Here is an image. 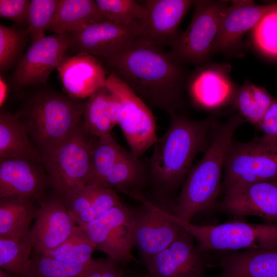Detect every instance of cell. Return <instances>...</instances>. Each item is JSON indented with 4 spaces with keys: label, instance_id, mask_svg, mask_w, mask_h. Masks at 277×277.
<instances>
[{
    "label": "cell",
    "instance_id": "cell-44",
    "mask_svg": "<svg viewBox=\"0 0 277 277\" xmlns=\"http://www.w3.org/2000/svg\"><path fill=\"white\" fill-rule=\"evenodd\" d=\"M0 277H17L2 269H0Z\"/></svg>",
    "mask_w": 277,
    "mask_h": 277
},
{
    "label": "cell",
    "instance_id": "cell-2",
    "mask_svg": "<svg viewBox=\"0 0 277 277\" xmlns=\"http://www.w3.org/2000/svg\"><path fill=\"white\" fill-rule=\"evenodd\" d=\"M154 143L149 161L151 179L161 193L174 190L189 173L196 155L208 147L217 125L213 116L195 120L177 113Z\"/></svg>",
    "mask_w": 277,
    "mask_h": 277
},
{
    "label": "cell",
    "instance_id": "cell-22",
    "mask_svg": "<svg viewBox=\"0 0 277 277\" xmlns=\"http://www.w3.org/2000/svg\"><path fill=\"white\" fill-rule=\"evenodd\" d=\"M215 266L221 268L219 277H277V247L227 254Z\"/></svg>",
    "mask_w": 277,
    "mask_h": 277
},
{
    "label": "cell",
    "instance_id": "cell-30",
    "mask_svg": "<svg viewBox=\"0 0 277 277\" xmlns=\"http://www.w3.org/2000/svg\"><path fill=\"white\" fill-rule=\"evenodd\" d=\"M108 92L105 86L96 90L86 101L82 119L84 129L92 136L99 137L111 133L115 126L107 110L106 99Z\"/></svg>",
    "mask_w": 277,
    "mask_h": 277
},
{
    "label": "cell",
    "instance_id": "cell-5",
    "mask_svg": "<svg viewBox=\"0 0 277 277\" xmlns=\"http://www.w3.org/2000/svg\"><path fill=\"white\" fill-rule=\"evenodd\" d=\"M94 140L82 122L55 149L41 156L53 193L63 199L71 189L87 184Z\"/></svg>",
    "mask_w": 277,
    "mask_h": 277
},
{
    "label": "cell",
    "instance_id": "cell-38",
    "mask_svg": "<svg viewBox=\"0 0 277 277\" xmlns=\"http://www.w3.org/2000/svg\"><path fill=\"white\" fill-rule=\"evenodd\" d=\"M99 188L97 185L86 184L71 189L65 194L63 202L73 219L91 206Z\"/></svg>",
    "mask_w": 277,
    "mask_h": 277
},
{
    "label": "cell",
    "instance_id": "cell-9",
    "mask_svg": "<svg viewBox=\"0 0 277 277\" xmlns=\"http://www.w3.org/2000/svg\"><path fill=\"white\" fill-rule=\"evenodd\" d=\"M106 87L120 100L118 125L130 148L139 159L157 141L156 122L150 107L124 82L110 73Z\"/></svg>",
    "mask_w": 277,
    "mask_h": 277
},
{
    "label": "cell",
    "instance_id": "cell-11",
    "mask_svg": "<svg viewBox=\"0 0 277 277\" xmlns=\"http://www.w3.org/2000/svg\"><path fill=\"white\" fill-rule=\"evenodd\" d=\"M142 205L133 208L135 219V247L146 265L180 235L182 227L161 209L143 195Z\"/></svg>",
    "mask_w": 277,
    "mask_h": 277
},
{
    "label": "cell",
    "instance_id": "cell-43",
    "mask_svg": "<svg viewBox=\"0 0 277 277\" xmlns=\"http://www.w3.org/2000/svg\"><path fill=\"white\" fill-rule=\"evenodd\" d=\"M7 85L2 76L0 77V102L1 105L5 101L7 94Z\"/></svg>",
    "mask_w": 277,
    "mask_h": 277
},
{
    "label": "cell",
    "instance_id": "cell-8",
    "mask_svg": "<svg viewBox=\"0 0 277 277\" xmlns=\"http://www.w3.org/2000/svg\"><path fill=\"white\" fill-rule=\"evenodd\" d=\"M231 3L229 1H195L191 21L166 53L180 64H205L212 55V48L217 34L222 15Z\"/></svg>",
    "mask_w": 277,
    "mask_h": 277
},
{
    "label": "cell",
    "instance_id": "cell-23",
    "mask_svg": "<svg viewBox=\"0 0 277 277\" xmlns=\"http://www.w3.org/2000/svg\"><path fill=\"white\" fill-rule=\"evenodd\" d=\"M94 0H60L49 30L56 34L106 21Z\"/></svg>",
    "mask_w": 277,
    "mask_h": 277
},
{
    "label": "cell",
    "instance_id": "cell-17",
    "mask_svg": "<svg viewBox=\"0 0 277 277\" xmlns=\"http://www.w3.org/2000/svg\"><path fill=\"white\" fill-rule=\"evenodd\" d=\"M276 9L277 2L258 5L253 1H231L222 15L212 55L238 50L242 45L243 36L252 30L266 14Z\"/></svg>",
    "mask_w": 277,
    "mask_h": 277
},
{
    "label": "cell",
    "instance_id": "cell-28",
    "mask_svg": "<svg viewBox=\"0 0 277 277\" xmlns=\"http://www.w3.org/2000/svg\"><path fill=\"white\" fill-rule=\"evenodd\" d=\"M274 99L264 87L247 81L238 88L231 104L243 119L257 127Z\"/></svg>",
    "mask_w": 277,
    "mask_h": 277
},
{
    "label": "cell",
    "instance_id": "cell-24",
    "mask_svg": "<svg viewBox=\"0 0 277 277\" xmlns=\"http://www.w3.org/2000/svg\"><path fill=\"white\" fill-rule=\"evenodd\" d=\"M22 157L42 163V156L15 114L1 110L0 158Z\"/></svg>",
    "mask_w": 277,
    "mask_h": 277
},
{
    "label": "cell",
    "instance_id": "cell-35",
    "mask_svg": "<svg viewBox=\"0 0 277 277\" xmlns=\"http://www.w3.org/2000/svg\"><path fill=\"white\" fill-rule=\"evenodd\" d=\"M251 40L260 53L277 60V9L266 14L252 30Z\"/></svg>",
    "mask_w": 277,
    "mask_h": 277
},
{
    "label": "cell",
    "instance_id": "cell-14",
    "mask_svg": "<svg viewBox=\"0 0 277 277\" xmlns=\"http://www.w3.org/2000/svg\"><path fill=\"white\" fill-rule=\"evenodd\" d=\"M203 253L197 250L194 238L183 228L179 236L146 267L150 277H205L211 264Z\"/></svg>",
    "mask_w": 277,
    "mask_h": 277
},
{
    "label": "cell",
    "instance_id": "cell-40",
    "mask_svg": "<svg viewBox=\"0 0 277 277\" xmlns=\"http://www.w3.org/2000/svg\"><path fill=\"white\" fill-rule=\"evenodd\" d=\"M121 265L108 257L93 259L83 277H124V270Z\"/></svg>",
    "mask_w": 277,
    "mask_h": 277
},
{
    "label": "cell",
    "instance_id": "cell-4",
    "mask_svg": "<svg viewBox=\"0 0 277 277\" xmlns=\"http://www.w3.org/2000/svg\"><path fill=\"white\" fill-rule=\"evenodd\" d=\"M86 101L41 90L29 96L15 115L43 156L55 149L81 123Z\"/></svg>",
    "mask_w": 277,
    "mask_h": 277
},
{
    "label": "cell",
    "instance_id": "cell-33",
    "mask_svg": "<svg viewBox=\"0 0 277 277\" xmlns=\"http://www.w3.org/2000/svg\"><path fill=\"white\" fill-rule=\"evenodd\" d=\"M107 20L124 25L144 21L147 15L143 5L135 0H95Z\"/></svg>",
    "mask_w": 277,
    "mask_h": 277
},
{
    "label": "cell",
    "instance_id": "cell-39",
    "mask_svg": "<svg viewBox=\"0 0 277 277\" xmlns=\"http://www.w3.org/2000/svg\"><path fill=\"white\" fill-rule=\"evenodd\" d=\"M30 4L28 0H1L0 16L18 24H28Z\"/></svg>",
    "mask_w": 277,
    "mask_h": 277
},
{
    "label": "cell",
    "instance_id": "cell-10",
    "mask_svg": "<svg viewBox=\"0 0 277 277\" xmlns=\"http://www.w3.org/2000/svg\"><path fill=\"white\" fill-rule=\"evenodd\" d=\"M83 227L96 249L108 258L121 264L137 261L132 253L135 247L133 209L122 203Z\"/></svg>",
    "mask_w": 277,
    "mask_h": 277
},
{
    "label": "cell",
    "instance_id": "cell-37",
    "mask_svg": "<svg viewBox=\"0 0 277 277\" xmlns=\"http://www.w3.org/2000/svg\"><path fill=\"white\" fill-rule=\"evenodd\" d=\"M122 203L116 191L100 186L91 206L73 220L77 225L84 226Z\"/></svg>",
    "mask_w": 277,
    "mask_h": 277
},
{
    "label": "cell",
    "instance_id": "cell-13",
    "mask_svg": "<svg viewBox=\"0 0 277 277\" xmlns=\"http://www.w3.org/2000/svg\"><path fill=\"white\" fill-rule=\"evenodd\" d=\"M70 32L45 36L31 44L10 77L13 87L44 84L72 46Z\"/></svg>",
    "mask_w": 277,
    "mask_h": 277
},
{
    "label": "cell",
    "instance_id": "cell-20",
    "mask_svg": "<svg viewBox=\"0 0 277 277\" xmlns=\"http://www.w3.org/2000/svg\"><path fill=\"white\" fill-rule=\"evenodd\" d=\"M63 88L70 97L84 100L106 86L103 62L86 53L65 55L56 68Z\"/></svg>",
    "mask_w": 277,
    "mask_h": 277
},
{
    "label": "cell",
    "instance_id": "cell-26",
    "mask_svg": "<svg viewBox=\"0 0 277 277\" xmlns=\"http://www.w3.org/2000/svg\"><path fill=\"white\" fill-rule=\"evenodd\" d=\"M145 172L139 159L127 152L114 165L101 186L138 200L143 195Z\"/></svg>",
    "mask_w": 277,
    "mask_h": 277
},
{
    "label": "cell",
    "instance_id": "cell-18",
    "mask_svg": "<svg viewBox=\"0 0 277 277\" xmlns=\"http://www.w3.org/2000/svg\"><path fill=\"white\" fill-rule=\"evenodd\" d=\"M48 187L42 163L22 157L0 158V199L17 196L39 202Z\"/></svg>",
    "mask_w": 277,
    "mask_h": 277
},
{
    "label": "cell",
    "instance_id": "cell-31",
    "mask_svg": "<svg viewBox=\"0 0 277 277\" xmlns=\"http://www.w3.org/2000/svg\"><path fill=\"white\" fill-rule=\"evenodd\" d=\"M93 259L87 263L74 264L35 253L27 265L25 277H83Z\"/></svg>",
    "mask_w": 277,
    "mask_h": 277
},
{
    "label": "cell",
    "instance_id": "cell-7",
    "mask_svg": "<svg viewBox=\"0 0 277 277\" xmlns=\"http://www.w3.org/2000/svg\"><path fill=\"white\" fill-rule=\"evenodd\" d=\"M224 189L277 180V137L264 134L246 143L234 142L224 161Z\"/></svg>",
    "mask_w": 277,
    "mask_h": 277
},
{
    "label": "cell",
    "instance_id": "cell-19",
    "mask_svg": "<svg viewBox=\"0 0 277 277\" xmlns=\"http://www.w3.org/2000/svg\"><path fill=\"white\" fill-rule=\"evenodd\" d=\"M227 65H205L196 69L187 83L193 102L206 110L231 104L239 88L230 78Z\"/></svg>",
    "mask_w": 277,
    "mask_h": 277
},
{
    "label": "cell",
    "instance_id": "cell-12",
    "mask_svg": "<svg viewBox=\"0 0 277 277\" xmlns=\"http://www.w3.org/2000/svg\"><path fill=\"white\" fill-rule=\"evenodd\" d=\"M216 208L236 220L247 216L277 224V180L235 185L224 189Z\"/></svg>",
    "mask_w": 277,
    "mask_h": 277
},
{
    "label": "cell",
    "instance_id": "cell-36",
    "mask_svg": "<svg viewBox=\"0 0 277 277\" xmlns=\"http://www.w3.org/2000/svg\"><path fill=\"white\" fill-rule=\"evenodd\" d=\"M26 30L0 25V70L8 69L20 55L27 40Z\"/></svg>",
    "mask_w": 277,
    "mask_h": 277
},
{
    "label": "cell",
    "instance_id": "cell-3",
    "mask_svg": "<svg viewBox=\"0 0 277 277\" xmlns=\"http://www.w3.org/2000/svg\"><path fill=\"white\" fill-rule=\"evenodd\" d=\"M244 121L235 115L214 128L204 155L190 171L174 205L173 215L180 220L191 222L200 213L216 208L226 153Z\"/></svg>",
    "mask_w": 277,
    "mask_h": 277
},
{
    "label": "cell",
    "instance_id": "cell-16",
    "mask_svg": "<svg viewBox=\"0 0 277 277\" xmlns=\"http://www.w3.org/2000/svg\"><path fill=\"white\" fill-rule=\"evenodd\" d=\"M39 203L31 228L33 250L36 254L48 256L66 240L77 225L57 195H46Z\"/></svg>",
    "mask_w": 277,
    "mask_h": 277
},
{
    "label": "cell",
    "instance_id": "cell-21",
    "mask_svg": "<svg viewBox=\"0 0 277 277\" xmlns=\"http://www.w3.org/2000/svg\"><path fill=\"white\" fill-rule=\"evenodd\" d=\"M143 2L147 13L140 22L141 36L163 47L171 46L177 39L179 26L190 8L192 0H147Z\"/></svg>",
    "mask_w": 277,
    "mask_h": 277
},
{
    "label": "cell",
    "instance_id": "cell-6",
    "mask_svg": "<svg viewBox=\"0 0 277 277\" xmlns=\"http://www.w3.org/2000/svg\"><path fill=\"white\" fill-rule=\"evenodd\" d=\"M171 217L196 241L201 252L277 247V224H251L240 220L219 225H201Z\"/></svg>",
    "mask_w": 277,
    "mask_h": 277
},
{
    "label": "cell",
    "instance_id": "cell-1",
    "mask_svg": "<svg viewBox=\"0 0 277 277\" xmlns=\"http://www.w3.org/2000/svg\"><path fill=\"white\" fill-rule=\"evenodd\" d=\"M149 107L176 113L185 104L188 74L162 47L140 36L111 56L100 59Z\"/></svg>",
    "mask_w": 277,
    "mask_h": 277
},
{
    "label": "cell",
    "instance_id": "cell-27",
    "mask_svg": "<svg viewBox=\"0 0 277 277\" xmlns=\"http://www.w3.org/2000/svg\"><path fill=\"white\" fill-rule=\"evenodd\" d=\"M31 229L17 237L0 236V268L16 276L25 277L33 249Z\"/></svg>",
    "mask_w": 277,
    "mask_h": 277
},
{
    "label": "cell",
    "instance_id": "cell-34",
    "mask_svg": "<svg viewBox=\"0 0 277 277\" xmlns=\"http://www.w3.org/2000/svg\"><path fill=\"white\" fill-rule=\"evenodd\" d=\"M60 0H32L30 1L28 22L26 29L31 44L45 37Z\"/></svg>",
    "mask_w": 277,
    "mask_h": 277
},
{
    "label": "cell",
    "instance_id": "cell-41",
    "mask_svg": "<svg viewBox=\"0 0 277 277\" xmlns=\"http://www.w3.org/2000/svg\"><path fill=\"white\" fill-rule=\"evenodd\" d=\"M257 127L264 134L277 137V98H274Z\"/></svg>",
    "mask_w": 277,
    "mask_h": 277
},
{
    "label": "cell",
    "instance_id": "cell-29",
    "mask_svg": "<svg viewBox=\"0 0 277 277\" xmlns=\"http://www.w3.org/2000/svg\"><path fill=\"white\" fill-rule=\"evenodd\" d=\"M127 152L111 133L94 136L87 184L100 186L114 165Z\"/></svg>",
    "mask_w": 277,
    "mask_h": 277
},
{
    "label": "cell",
    "instance_id": "cell-15",
    "mask_svg": "<svg viewBox=\"0 0 277 277\" xmlns=\"http://www.w3.org/2000/svg\"><path fill=\"white\" fill-rule=\"evenodd\" d=\"M70 33L72 39L70 49L75 54L86 53L99 59L111 56L141 36L140 23L124 25L108 20Z\"/></svg>",
    "mask_w": 277,
    "mask_h": 277
},
{
    "label": "cell",
    "instance_id": "cell-32",
    "mask_svg": "<svg viewBox=\"0 0 277 277\" xmlns=\"http://www.w3.org/2000/svg\"><path fill=\"white\" fill-rule=\"evenodd\" d=\"M95 249V245L85 228L76 225L66 240L48 256L70 263L84 264L93 259Z\"/></svg>",
    "mask_w": 277,
    "mask_h": 277
},
{
    "label": "cell",
    "instance_id": "cell-25",
    "mask_svg": "<svg viewBox=\"0 0 277 277\" xmlns=\"http://www.w3.org/2000/svg\"><path fill=\"white\" fill-rule=\"evenodd\" d=\"M38 209L31 199L17 196L0 199V236L17 237L26 233Z\"/></svg>",
    "mask_w": 277,
    "mask_h": 277
},
{
    "label": "cell",
    "instance_id": "cell-42",
    "mask_svg": "<svg viewBox=\"0 0 277 277\" xmlns=\"http://www.w3.org/2000/svg\"><path fill=\"white\" fill-rule=\"evenodd\" d=\"M106 106L111 122L114 126L118 124L122 112V104L118 97L109 89L107 95Z\"/></svg>",
    "mask_w": 277,
    "mask_h": 277
}]
</instances>
